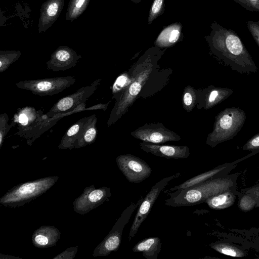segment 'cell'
Returning <instances> with one entry per match:
<instances>
[{"mask_svg": "<svg viewBox=\"0 0 259 259\" xmlns=\"http://www.w3.org/2000/svg\"><path fill=\"white\" fill-rule=\"evenodd\" d=\"M205 37L210 53L222 64L239 73H255L257 67L236 32L217 22Z\"/></svg>", "mask_w": 259, "mask_h": 259, "instance_id": "1", "label": "cell"}, {"mask_svg": "<svg viewBox=\"0 0 259 259\" xmlns=\"http://www.w3.org/2000/svg\"><path fill=\"white\" fill-rule=\"evenodd\" d=\"M215 177L196 185L169 194L165 204L172 207L190 206L205 202L209 197L235 189L237 176Z\"/></svg>", "mask_w": 259, "mask_h": 259, "instance_id": "2", "label": "cell"}, {"mask_svg": "<svg viewBox=\"0 0 259 259\" xmlns=\"http://www.w3.org/2000/svg\"><path fill=\"white\" fill-rule=\"evenodd\" d=\"M245 112L235 107L226 108L215 116L213 130L206 138L207 145L214 147L230 140L243 127L246 120Z\"/></svg>", "mask_w": 259, "mask_h": 259, "instance_id": "3", "label": "cell"}, {"mask_svg": "<svg viewBox=\"0 0 259 259\" xmlns=\"http://www.w3.org/2000/svg\"><path fill=\"white\" fill-rule=\"evenodd\" d=\"M163 53L155 57L138 74L136 79L116 100L107 122L108 126L115 123L128 110L142 91L144 85L156 68V62Z\"/></svg>", "mask_w": 259, "mask_h": 259, "instance_id": "4", "label": "cell"}, {"mask_svg": "<svg viewBox=\"0 0 259 259\" xmlns=\"http://www.w3.org/2000/svg\"><path fill=\"white\" fill-rule=\"evenodd\" d=\"M21 110L26 114L27 121L25 124L18 125V132L15 135L25 139L27 143L34 141L54 125L59 119L44 115L42 111H36L31 107H26Z\"/></svg>", "mask_w": 259, "mask_h": 259, "instance_id": "5", "label": "cell"}, {"mask_svg": "<svg viewBox=\"0 0 259 259\" xmlns=\"http://www.w3.org/2000/svg\"><path fill=\"white\" fill-rule=\"evenodd\" d=\"M76 81L74 76H63L23 80L16 83L19 89L40 96H53L69 88Z\"/></svg>", "mask_w": 259, "mask_h": 259, "instance_id": "6", "label": "cell"}, {"mask_svg": "<svg viewBox=\"0 0 259 259\" xmlns=\"http://www.w3.org/2000/svg\"><path fill=\"white\" fill-rule=\"evenodd\" d=\"M101 80L97 79L90 85L82 87L72 94L60 99L46 114L49 117L59 119L67 115L88 100L97 89Z\"/></svg>", "mask_w": 259, "mask_h": 259, "instance_id": "7", "label": "cell"}, {"mask_svg": "<svg viewBox=\"0 0 259 259\" xmlns=\"http://www.w3.org/2000/svg\"><path fill=\"white\" fill-rule=\"evenodd\" d=\"M180 176L181 173L177 172L169 177L164 178L151 187L147 195L144 197L137 209V211L130 230L129 242L136 236L141 224L149 215L161 192L171 180L177 178Z\"/></svg>", "mask_w": 259, "mask_h": 259, "instance_id": "8", "label": "cell"}, {"mask_svg": "<svg viewBox=\"0 0 259 259\" xmlns=\"http://www.w3.org/2000/svg\"><path fill=\"white\" fill-rule=\"evenodd\" d=\"M116 163L126 179L132 183H139L148 178L152 170L140 158L131 154L119 155Z\"/></svg>", "mask_w": 259, "mask_h": 259, "instance_id": "9", "label": "cell"}, {"mask_svg": "<svg viewBox=\"0 0 259 259\" xmlns=\"http://www.w3.org/2000/svg\"><path fill=\"white\" fill-rule=\"evenodd\" d=\"M132 137L143 142L163 144L181 140V137L159 122L146 123L131 133Z\"/></svg>", "mask_w": 259, "mask_h": 259, "instance_id": "10", "label": "cell"}, {"mask_svg": "<svg viewBox=\"0 0 259 259\" xmlns=\"http://www.w3.org/2000/svg\"><path fill=\"white\" fill-rule=\"evenodd\" d=\"M143 198V196H141L136 202L132 203L123 210L102 243V254L107 255L111 251H116L118 249L124 228L128 223L134 212L138 208Z\"/></svg>", "mask_w": 259, "mask_h": 259, "instance_id": "11", "label": "cell"}, {"mask_svg": "<svg viewBox=\"0 0 259 259\" xmlns=\"http://www.w3.org/2000/svg\"><path fill=\"white\" fill-rule=\"evenodd\" d=\"M81 58L80 55L67 46H59L47 62V68L53 71H65L75 66Z\"/></svg>", "mask_w": 259, "mask_h": 259, "instance_id": "12", "label": "cell"}, {"mask_svg": "<svg viewBox=\"0 0 259 259\" xmlns=\"http://www.w3.org/2000/svg\"><path fill=\"white\" fill-rule=\"evenodd\" d=\"M139 146L144 152L167 159H185L190 154L187 146L161 145L143 141L140 143Z\"/></svg>", "mask_w": 259, "mask_h": 259, "instance_id": "13", "label": "cell"}, {"mask_svg": "<svg viewBox=\"0 0 259 259\" xmlns=\"http://www.w3.org/2000/svg\"><path fill=\"white\" fill-rule=\"evenodd\" d=\"M233 92L232 89L212 85L198 90L197 109L211 108L227 99Z\"/></svg>", "mask_w": 259, "mask_h": 259, "instance_id": "14", "label": "cell"}, {"mask_svg": "<svg viewBox=\"0 0 259 259\" xmlns=\"http://www.w3.org/2000/svg\"><path fill=\"white\" fill-rule=\"evenodd\" d=\"M65 0H47L40 10L38 28L39 33L45 32L57 20L61 14Z\"/></svg>", "mask_w": 259, "mask_h": 259, "instance_id": "15", "label": "cell"}, {"mask_svg": "<svg viewBox=\"0 0 259 259\" xmlns=\"http://www.w3.org/2000/svg\"><path fill=\"white\" fill-rule=\"evenodd\" d=\"M238 161H235V162L225 163L221 165L218 166L211 170L205 171L189 179L178 186H176L173 188H170L166 191L165 192L184 189L204 182L212 178L220 176L221 175H222L223 173L227 171V170L229 169L232 166H233Z\"/></svg>", "mask_w": 259, "mask_h": 259, "instance_id": "16", "label": "cell"}, {"mask_svg": "<svg viewBox=\"0 0 259 259\" xmlns=\"http://www.w3.org/2000/svg\"><path fill=\"white\" fill-rule=\"evenodd\" d=\"M182 25L174 23L164 27L158 35L154 44L159 48L171 47L180 41L182 36Z\"/></svg>", "mask_w": 259, "mask_h": 259, "instance_id": "17", "label": "cell"}, {"mask_svg": "<svg viewBox=\"0 0 259 259\" xmlns=\"http://www.w3.org/2000/svg\"><path fill=\"white\" fill-rule=\"evenodd\" d=\"M161 243L157 236L145 238L138 242L132 248L134 252H142L146 259H157L161 251Z\"/></svg>", "mask_w": 259, "mask_h": 259, "instance_id": "18", "label": "cell"}, {"mask_svg": "<svg viewBox=\"0 0 259 259\" xmlns=\"http://www.w3.org/2000/svg\"><path fill=\"white\" fill-rule=\"evenodd\" d=\"M97 122V118L95 114L88 117L83 125L81 135L76 141L74 148L82 147L95 142L98 134Z\"/></svg>", "mask_w": 259, "mask_h": 259, "instance_id": "19", "label": "cell"}, {"mask_svg": "<svg viewBox=\"0 0 259 259\" xmlns=\"http://www.w3.org/2000/svg\"><path fill=\"white\" fill-rule=\"evenodd\" d=\"M89 116H85L80 118L65 132L60 144L59 146V148L67 149L74 148L76 141L79 139L83 125L87 120Z\"/></svg>", "mask_w": 259, "mask_h": 259, "instance_id": "20", "label": "cell"}, {"mask_svg": "<svg viewBox=\"0 0 259 259\" xmlns=\"http://www.w3.org/2000/svg\"><path fill=\"white\" fill-rule=\"evenodd\" d=\"M235 199L233 190H229L209 197L205 202L212 209L221 210L231 206Z\"/></svg>", "mask_w": 259, "mask_h": 259, "instance_id": "21", "label": "cell"}, {"mask_svg": "<svg viewBox=\"0 0 259 259\" xmlns=\"http://www.w3.org/2000/svg\"><path fill=\"white\" fill-rule=\"evenodd\" d=\"M41 182L28 183L19 187L12 193L13 200L22 199L31 195H36L44 189Z\"/></svg>", "mask_w": 259, "mask_h": 259, "instance_id": "22", "label": "cell"}, {"mask_svg": "<svg viewBox=\"0 0 259 259\" xmlns=\"http://www.w3.org/2000/svg\"><path fill=\"white\" fill-rule=\"evenodd\" d=\"M90 0H70L68 5L65 19L73 21L86 10Z\"/></svg>", "mask_w": 259, "mask_h": 259, "instance_id": "23", "label": "cell"}, {"mask_svg": "<svg viewBox=\"0 0 259 259\" xmlns=\"http://www.w3.org/2000/svg\"><path fill=\"white\" fill-rule=\"evenodd\" d=\"M209 246L215 251L226 255L237 257H243L246 255L244 250L232 244L215 242L210 244Z\"/></svg>", "mask_w": 259, "mask_h": 259, "instance_id": "24", "label": "cell"}, {"mask_svg": "<svg viewBox=\"0 0 259 259\" xmlns=\"http://www.w3.org/2000/svg\"><path fill=\"white\" fill-rule=\"evenodd\" d=\"M198 102V90L188 85L184 89L182 94L183 108L188 112H191Z\"/></svg>", "mask_w": 259, "mask_h": 259, "instance_id": "25", "label": "cell"}, {"mask_svg": "<svg viewBox=\"0 0 259 259\" xmlns=\"http://www.w3.org/2000/svg\"><path fill=\"white\" fill-rule=\"evenodd\" d=\"M21 55V52L18 50L0 51V72L6 71Z\"/></svg>", "mask_w": 259, "mask_h": 259, "instance_id": "26", "label": "cell"}, {"mask_svg": "<svg viewBox=\"0 0 259 259\" xmlns=\"http://www.w3.org/2000/svg\"><path fill=\"white\" fill-rule=\"evenodd\" d=\"M164 10V0H154L149 11L148 24L150 25L153 21Z\"/></svg>", "mask_w": 259, "mask_h": 259, "instance_id": "27", "label": "cell"}, {"mask_svg": "<svg viewBox=\"0 0 259 259\" xmlns=\"http://www.w3.org/2000/svg\"><path fill=\"white\" fill-rule=\"evenodd\" d=\"M9 117L7 113H3L0 115V146L3 144V140L9 132L10 130L15 126L16 122L12 121L10 124H8Z\"/></svg>", "mask_w": 259, "mask_h": 259, "instance_id": "28", "label": "cell"}, {"mask_svg": "<svg viewBox=\"0 0 259 259\" xmlns=\"http://www.w3.org/2000/svg\"><path fill=\"white\" fill-rule=\"evenodd\" d=\"M243 194L238 201V207L242 211L247 212L250 211L254 207L256 206V202L251 196L247 194Z\"/></svg>", "mask_w": 259, "mask_h": 259, "instance_id": "29", "label": "cell"}, {"mask_svg": "<svg viewBox=\"0 0 259 259\" xmlns=\"http://www.w3.org/2000/svg\"><path fill=\"white\" fill-rule=\"evenodd\" d=\"M246 10L259 12V0H233Z\"/></svg>", "mask_w": 259, "mask_h": 259, "instance_id": "30", "label": "cell"}, {"mask_svg": "<svg viewBox=\"0 0 259 259\" xmlns=\"http://www.w3.org/2000/svg\"><path fill=\"white\" fill-rule=\"evenodd\" d=\"M244 150L259 151V133L254 135L242 147Z\"/></svg>", "mask_w": 259, "mask_h": 259, "instance_id": "31", "label": "cell"}, {"mask_svg": "<svg viewBox=\"0 0 259 259\" xmlns=\"http://www.w3.org/2000/svg\"><path fill=\"white\" fill-rule=\"evenodd\" d=\"M247 26L254 41L259 47V21H248Z\"/></svg>", "mask_w": 259, "mask_h": 259, "instance_id": "32", "label": "cell"}, {"mask_svg": "<svg viewBox=\"0 0 259 259\" xmlns=\"http://www.w3.org/2000/svg\"><path fill=\"white\" fill-rule=\"evenodd\" d=\"M241 192L252 197L256 202V206L259 207V185L242 189Z\"/></svg>", "mask_w": 259, "mask_h": 259, "instance_id": "33", "label": "cell"}, {"mask_svg": "<svg viewBox=\"0 0 259 259\" xmlns=\"http://www.w3.org/2000/svg\"><path fill=\"white\" fill-rule=\"evenodd\" d=\"M35 242L41 246H45L49 242L48 238L43 235H37L34 238Z\"/></svg>", "mask_w": 259, "mask_h": 259, "instance_id": "34", "label": "cell"}, {"mask_svg": "<svg viewBox=\"0 0 259 259\" xmlns=\"http://www.w3.org/2000/svg\"><path fill=\"white\" fill-rule=\"evenodd\" d=\"M131 1L136 4H138L141 1V0H131Z\"/></svg>", "mask_w": 259, "mask_h": 259, "instance_id": "35", "label": "cell"}]
</instances>
